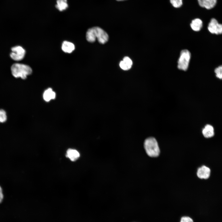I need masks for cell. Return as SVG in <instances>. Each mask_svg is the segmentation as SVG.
<instances>
[{"instance_id": "cell-1", "label": "cell", "mask_w": 222, "mask_h": 222, "mask_svg": "<svg viewBox=\"0 0 222 222\" xmlns=\"http://www.w3.org/2000/svg\"><path fill=\"white\" fill-rule=\"evenodd\" d=\"M87 40L90 42H94L96 39L101 44H104L108 40V34L102 29L98 27H94L89 29L86 34Z\"/></svg>"}, {"instance_id": "cell-2", "label": "cell", "mask_w": 222, "mask_h": 222, "mask_svg": "<svg viewBox=\"0 0 222 222\" xmlns=\"http://www.w3.org/2000/svg\"><path fill=\"white\" fill-rule=\"evenodd\" d=\"M13 76L16 78L20 77L26 79L27 76L31 74L32 72L31 68L29 66L20 63H15L11 67Z\"/></svg>"}, {"instance_id": "cell-3", "label": "cell", "mask_w": 222, "mask_h": 222, "mask_svg": "<svg viewBox=\"0 0 222 222\" xmlns=\"http://www.w3.org/2000/svg\"><path fill=\"white\" fill-rule=\"evenodd\" d=\"M144 147L147 155L151 157H157L160 153V150L156 139L153 137L146 139L144 142Z\"/></svg>"}, {"instance_id": "cell-4", "label": "cell", "mask_w": 222, "mask_h": 222, "mask_svg": "<svg viewBox=\"0 0 222 222\" xmlns=\"http://www.w3.org/2000/svg\"><path fill=\"white\" fill-rule=\"evenodd\" d=\"M191 54L188 50L185 49L182 51L178 61V68L183 71L187 70Z\"/></svg>"}, {"instance_id": "cell-5", "label": "cell", "mask_w": 222, "mask_h": 222, "mask_svg": "<svg viewBox=\"0 0 222 222\" xmlns=\"http://www.w3.org/2000/svg\"><path fill=\"white\" fill-rule=\"evenodd\" d=\"M10 53V57L15 61H19L22 60L25 54V51L20 46H16L12 47Z\"/></svg>"}, {"instance_id": "cell-6", "label": "cell", "mask_w": 222, "mask_h": 222, "mask_svg": "<svg viewBox=\"0 0 222 222\" xmlns=\"http://www.w3.org/2000/svg\"><path fill=\"white\" fill-rule=\"evenodd\" d=\"M209 31L212 34L216 35L222 34V24L218 23L215 18L212 19L208 27Z\"/></svg>"}, {"instance_id": "cell-7", "label": "cell", "mask_w": 222, "mask_h": 222, "mask_svg": "<svg viewBox=\"0 0 222 222\" xmlns=\"http://www.w3.org/2000/svg\"><path fill=\"white\" fill-rule=\"evenodd\" d=\"M210 172L209 168L204 165L198 169L197 175L200 179H207L210 177Z\"/></svg>"}, {"instance_id": "cell-8", "label": "cell", "mask_w": 222, "mask_h": 222, "mask_svg": "<svg viewBox=\"0 0 222 222\" xmlns=\"http://www.w3.org/2000/svg\"><path fill=\"white\" fill-rule=\"evenodd\" d=\"M198 1L200 6L210 9L215 6L217 0H198Z\"/></svg>"}, {"instance_id": "cell-9", "label": "cell", "mask_w": 222, "mask_h": 222, "mask_svg": "<svg viewBox=\"0 0 222 222\" xmlns=\"http://www.w3.org/2000/svg\"><path fill=\"white\" fill-rule=\"evenodd\" d=\"M132 65V61L128 57H124L122 61L119 64L120 68L123 70H127L130 69Z\"/></svg>"}, {"instance_id": "cell-10", "label": "cell", "mask_w": 222, "mask_h": 222, "mask_svg": "<svg viewBox=\"0 0 222 222\" xmlns=\"http://www.w3.org/2000/svg\"><path fill=\"white\" fill-rule=\"evenodd\" d=\"M202 134L206 138L212 137L214 135V129L213 126L209 124L206 125L203 129Z\"/></svg>"}, {"instance_id": "cell-11", "label": "cell", "mask_w": 222, "mask_h": 222, "mask_svg": "<svg viewBox=\"0 0 222 222\" xmlns=\"http://www.w3.org/2000/svg\"><path fill=\"white\" fill-rule=\"evenodd\" d=\"M66 155L72 161L76 160L80 156V154L77 150L71 149H69L67 150Z\"/></svg>"}, {"instance_id": "cell-12", "label": "cell", "mask_w": 222, "mask_h": 222, "mask_svg": "<svg viewBox=\"0 0 222 222\" xmlns=\"http://www.w3.org/2000/svg\"><path fill=\"white\" fill-rule=\"evenodd\" d=\"M56 97L55 92L50 88L45 90L43 95L44 100L47 102L51 100L54 99Z\"/></svg>"}, {"instance_id": "cell-13", "label": "cell", "mask_w": 222, "mask_h": 222, "mask_svg": "<svg viewBox=\"0 0 222 222\" xmlns=\"http://www.w3.org/2000/svg\"><path fill=\"white\" fill-rule=\"evenodd\" d=\"M56 8L60 11H63L68 7L67 0H56Z\"/></svg>"}, {"instance_id": "cell-14", "label": "cell", "mask_w": 222, "mask_h": 222, "mask_svg": "<svg viewBox=\"0 0 222 222\" xmlns=\"http://www.w3.org/2000/svg\"><path fill=\"white\" fill-rule=\"evenodd\" d=\"M74 45L71 42L64 41L62 45V50L64 52L71 53L75 49Z\"/></svg>"}, {"instance_id": "cell-15", "label": "cell", "mask_w": 222, "mask_h": 222, "mask_svg": "<svg viewBox=\"0 0 222 222\" xmlns=\"http://www.w3.org/2000/svg\"><path fill=\"white\" fill-rule=\"evenodd\" d=\"M203 26L202 21L199 18H195L192 20L190 26L192 29L195 31H199Z\"/></svg>"}, {"instance_id": "cell-16", "label": "cell", "mask_w": 222, "mask_h": 222, "mask_svg": "<svg viewBox=\"0 0 222 222\" xmlns=\"http://www.w3.org/2000/svg\"><path fill=\"white\" fill-rule=\"evenodd\" d=\"M172 5L175 8H179L183 4V0H170Z\"/></svg>"}, {"instance_id": "cell-17", "label": "cell", "mask_w": 222, "mask_h": 222, "mask_svg": "<svg viewBox=\"0 0 222 222\" xmlns=\"http://www.w3.org/2000/svg\"><path fill=\"white\" fill-rule=\"evenodd\" d=\"M6 120L7 116L6 111L2 109H0V122H4Z\"/></svg>"}, {"instance_id": "cell-18", "label": "cell", "mask_w": 222, "mask_h": 222, "mask_svg": "<svg viewBox=\"0 0 222 222\" xmlns=\"http://www.w3.org/2000/svg\"><path fill=\"white\" fill-rule=\"evenodd\" d=\"M215 72L217 77L222 79V65L216 68L215 70Z\"/></svg>"}, {"instance_id": "cell-19", "label": "cell", "mask_w": 222, "mask_h": 222, "mask_svg": "<svg viewBox=\"0 0 222 222\" xmlns=\"http://www.w3.org/2000/svg\"><path fill=\"white\" fill-rule=\"evenodd\" d=\"M180 222H193L192 219L188 216H183L181 218Z\"/></svg>"}, {"instance_id": "cell-20", "label": "cell", "mask_w": 222, "mask_h": 222, "mask_svg": "<svg viewBox=\"0 0 222 222\" xmlns=\"http://www.w3.org/2000/svg\"><path fill=\"white\" fill-rule=\"evenodd\" d=\"M4 195L2 187L0 186V204L1 203L3 199Z\"/></svg>"}, {"instance_id": "cell-21", "label": "cell", "mask_w": 222, "mask_h": 222, "mask_svg": "<svg viewBox=\"0 0 222 222\" xmlns=\"http://www.w3.org/2000/svg\"><path fill=\"white\" fill-rule=\"evenodd\" d=\"M116 0L118 1H124V0Z\"/></svg>"}]
</instances>
